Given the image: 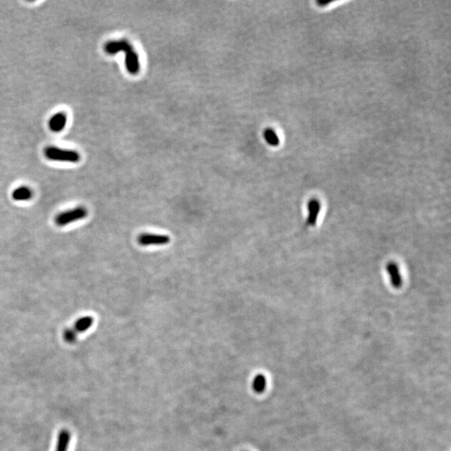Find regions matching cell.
<instances>
[{
	"instance_id": "6da1fadb",
	"label": "cell",
	"mask_w": 451,
	"mask_h": 451,
	"mask_svg": "<svg viewBox=\"0 0 451 451\" xmlns=\"http://www.w3.org/2000/svg\"><path fill=\"white\" fill-rule=\"evenodd\" d=\"M105 50L110 54H115L118 52H126V69L130 74H135L140 70L139 56L134 50L128 41L122 40L119 41H110L105 45Z\"/></svg>"
},
{
	"instance_id": "7a4b0ae2",
	"label": "cell",
	"mask_w": 451,
	"mask_h": 451,
	"mask_svg": "<svg viewBox=\"0 0 451 451\" xmlns=\"http://www.w3.org/2000/svg\"><path fill=\"white\" fill-rule=\"evenodd\" d=\"M88 215L87 209L84 207H77L75 208L68 210L58 213L54 218V223L58 227H65L74 222L82 220Z\"/></svg>"
},
{
	"instance_id": "3957f363",
	"label": "cell",
	"mask_w": 451,
	"mask_h": 451,
	"mask_svg": "<svg viewBox=\"0 0 451 451\" xmlns=\"http://www.w3.org/2000/svg\"><path fill=\"white\" fill-rule=\"evenodd\" d=\"M45 155L48 159L58 162L76 163L81 159L79 153L74 150H63L55 146H49L45 150Z\"/></svg>"
},
{
	"instance_id": "277c9868",
	"label": "cell",
	"mask_w": 451,
	"mask_h": 451,
	"mask_svg": "<svg viewBox=\"0 0 451 451\" xmlns=\"http://www.w3.org/2000/svg\"><path fill=\"white\" fill-rule=\"evenodd\" d=\"M321 202L318 200L316 198H312L308 201L307 204V218H306L305 222L303 224L302 231H305L310 228V227H315L318 222L319 214L321 212Z\"/></svg>"
},
{
	"instance_id": "5b68a950",
	"label": "cell",
	"mask_w": 451,
	"mask_h": 451,
	"mask_svg": "<svg viewBox=\"0 0 451 451\" xmlns=\"http://www.w3.org/2000/svg\"><path fill=\"white\" fill-rule=\"evenodd\" d=\"M137 242L142 247L149 246H164L171 242L167 235H160L155 233H142L137 238Z\"/></svg>"
},
{
	"instance_id": "8992f818",
	"label": "cell",
	"mask_w": 451,
	"mask_h": 451,
	"mask_svg": "<svg viewBox=\"0 0 451 451\" xmlns=\"http://www.w3.org/2000/svg\"><path fill=\"white\" fill-rule=\"evenodd\" d=\"M386 272L392 287L395 288H400L403 284V278L399 264L395 262H389L387 263Z\"/></svg>"
},
{
	"instance_id": "52a82bcc",
	"label": "cell",
	"mask_w": 451,
	"mask_h": 451,
	"mask_svg": "<svg viewBox=\"0 0 451 451\" xmlns=\"http://www.w3.org/2000/svg\"><path fill=\"white\" fill-rule=\"evenodd\" d=\"M67 123V117L65 113H57L50 118L49 127L54 132H60L65 129Z\"/></svg>"
},
{
	"instance_id": "ba28073f",
	"label": "cell",
	"mask_w": 451,
	"mask_h": 451,
	"mask_svg": "<svg viewBox=\"0 0 451 451\" xmlns=\"http://www.w3.org/2000/svg\"><path fill=\"white\" fill-rule=\"evenodd\" d=\"M32 197L33 191L28 186H19L12 193V198L15 201H28L31 199Z\"/></svg>"
},
{
	"instance_id": "9c48e42d",
	"label": "cell",
	"mask_w": 451,
	"mask_h": 451,
	"mask_svg": "<svg viewBox=\"0 0 451 451\" xmlns=\"http://www.w3.org/2000/svg\"><path fill=\"white\" fill-rule=\"evenodd\" d=\"M94 319L92 317L86 316L78 319L74 325V330L77 332H83L87 331L92 326Z\"/></svg>"
},
{
	"instance_id": "30bf717a",
	"label": "cell",
	"mask_w": 451,
	"mask_h": 451,
	"mask_svg": "<svg viewBox=\"0 0 451 451\" xmlns=\"http://www.w3.org/2000/svg\"><path fill=\"white\" fill-rule=\"evenodd\" d=\"M70 435L69 431L63 429L58 434V442H57L56 450L67 451L68 446L70 444Z\"/></svg>"
},
{
	"instance_id": "8fae6325",
	"label": "cell",
	"mask_w": 451,
	"mask_h": 451,
	"mask_svg": "<svg viewBox=\"0 0 451 451\" xmlns=\"http://www.w3.org/2000/svg\"><path fill=\"white\" fill-rule=\"evenodd\" d=\"M266 385H267V380L265 376L263 375H257L252 384L253 390L258 394L263 393V391L265 390Z\"/></svg>"
},
{
	"instance_id": "7c38bea8",
	"label": "cell",
	"mask_w": 451,
	"mask_h": 451,
	"mask_svg": "<svg viewBox=\"0 0 451 451\" xmlns=\"http://www.w3.org/2000/svg\"><path fill=\"white\" fill-rule=\"evenodd\" d=\"M264 137L267 143L272 146H277L279 145V138L276 132L272 129H267L264 131Z\"/></svg>"
},
{
	"instance_id": "4fadbf2b",
	"label": "cell",
	"mask_w": 451,
	"mask_h": 451,
	"mask_svg": "<svg viewBox=\"0 0 451 451\" xmlns=\"http://www.w3.org/2000/svg\"><path fill=\"white\" fill-rule=\"evenodd\" d=\"M64 338H65V340L68 343H73L75 340V339H76V332L74 329L67 328L64 332Z\"/></svg>"
}]
</instances>
